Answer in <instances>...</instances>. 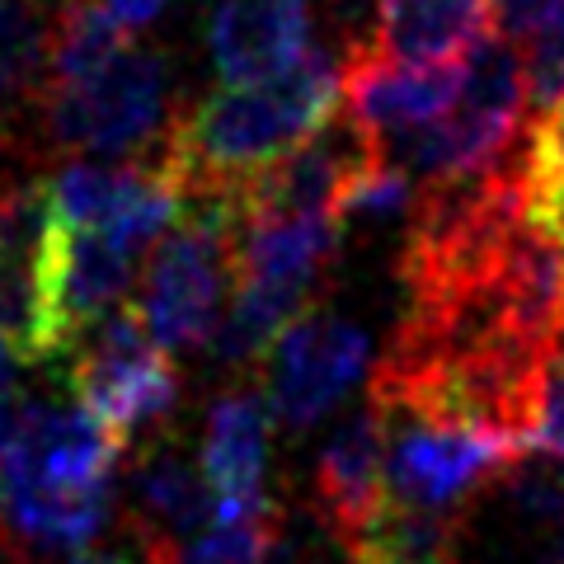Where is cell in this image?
<instances>
[{"mask_svg": "<svg viewBox=\"0 0 564 564\" xmlns=\"http://www.w3.org/2000/svg\"><path fill=\"white\" fill-rule=\"evenodd\" d=\"M104 6H109L128 29H141V24H151L155 14L165 10V0H104Z\"/></svg>", "mask_w": 564, "mask_h": 564, "instance_id": "cell-23", "label": "cell"}, {"mask_svg": "<svg viewBox=\"0 0 564 564\" xmlns=\"http://www.w3.org/2000/svg\"><path fill=\"white\" fill-rule=\"evenodd\" d=\"M122 437L85 404L20 400V419L0 452V499L20 494H104L113 489Z\"/></svg>", "mask_w": 564, "mask_h": 564, "instance_id": "cell-7", "label": "cell"}, {"mask_svg": "<svg viewBox=\"0 0 564 564\" xmlns=\"http://www.w3.org/2000/svg\"><path fill=\"white\" fill-rule=\"evenodd\" d=\"M372 362L362 325L344 315H302L269 348V410L288 429L325 419Z\"/></svg>", "mask_w": 564, "mask_h": 564, "instance_id": "cell-8", "label": "cell"}, {"mask_svg": "<svg viewBox=\"0 0 564 564\" xmlns=\"http://www.w3.org/2000/svg\"><path fill=\"white\" fill-rule=\"evenodd\" d=\"M564 462V321L551 329L536 362V395H532V429H527V456Z\"/></svg>", "mask_w": 564, "mask_h": 564, "instance_id": "cell-19", "label": "cell"}, {"mask_svg": "<svg viewBox=\"0 0 564 564\" xmlns=\"http://www.w3.org/2000/svg\"><path fill=\"white\" fill-rule=\"evenodd\" d=\"M527 104H532V95H527L518 52L503 39H489L466 57L462 90H456L452 109L437 122H429V128L404 132L391 147L381 141V147L419 184L480 174L522 147Z\"/></svg>", "mask_w": 564, "mask_h": 564, "instance_id": "cell-2", "label": "cell"}, {"mask_svg": "<svg viewBox=\"0 0 564 564\" xmlns=\"http://www.w3.org/2000/svg\"><path fill=\"white\" fill-rule=\"evenodd\" d=\"M10 362H14V348L6 344V334H0V400L10 395Z\"/></svg>", "mask_w": 564, "mask_h": 564, "instance_id": "cell-25", "label": "cell"}, {"mask_svg": "<svg viewBox=\"0 0 564 564\" xmlns=\"http://www.w3.org/2000/svg\"><path fill=\"white\" fill-rule=\"evenodd\" d=\"M456 513L414 508L386 494L377 513L339 545L348 564H456Z\"/></svg>", "mask_w": 564, "mask_h": 564, "instance_id": "cell-14", "label": "cell"}, {"mask_svg": "<svg viewBox=\"0 0 564 564\" xmlns=\"http://www.w3.org/2000/svg\"><path fill=\"white\" fill-rule=\"evenodd\" d=\"M269 395L226 391L212 400L203 429V480L212 494V518H245L269 508Z\"/></svg>", "mask_w": 564, "mask_h": 564, "instance_id": "cell-10", "label": "cell"}, {"mask_svg": "<svg viewBox=\"0 0 564 564\" xmlns=\"http://www.w3.org/2000/svg\"><path fill=\"white\" fill-rule=\"evenodd\" d=\"M381 414H386V494L414 508L456 513L475 489L489 485L494 475H508L527 456L518 443L480 429H456V423L419 419L404 410H381Z\"/></svg>", "mask_w": 564, "mask_h": 564, "instance_id": "cell-6", "label": "cell"}, {"mask_svg": "<svg viewBox=\"0 0 564 564\" xmlns=\"http://www.w3.org/2000/svg\"><path fill=\"white\" fill-rule=\"evenodd\" d=\"M499 0H377L367 52L404 66H456L489 43Z\"/></svg>", "mask_w": 564, "mask_h": 564, "instance_id": "cell-12", "label": "cell"}, {"mask_svg": "<svg viewBox=\"0 0 564 564\" xmlns=\"http://www.w3.org/2000/svg\"><path fill=\"white\" fill-rule=\"evenodd\" d=\"M532 207L545 231L555 236L560 259H564V184H532Z\"/></svg>", "mask_w": 564, "mask_h": 564, "instance_id": "cell-22", "label": "cell"}, {"mask_svg": "<svg viewBox=\"0 0 564 564\" xmlns=\"http://www.w3.org/2000/svg\"><path fill=\"white\" fill-rule=\"evenodd\" d=\"M180 551L184 545H174L165 536L147 532V527H128V536L118 545H85V551L66 555L62 564H180Z\"/></svg>", "mask_w": 564, "mask_h": 564, "instance_id": "cell-20", "label": "cell"}, {"mask_svg": "<svg viewBox=\"0 0 564 564\" xmlns=\"http://www.w3.org/2000/svg\"><path fill=\"white\" fill-rule=\"evenodd\" d=\"M137 527L180 545V536L203 532L212 522V494L203 466H193L174 443H155L137 466Z\"/></svg>", "mask_w": 564, "mask_h": 564, "instance_id": "cell-15", "label": "cell"}, {"mask_svg": "<svg viewBox=\"0 0 564 564\" xmlns=\"http://www.w3.org/2000/svg\"><path fill=\"white\" fill-rule=\"evenodd\" d=\"M14 419H20V400L6 395V400H0V452H6L10 433H14Z\"/></svg>", "mask_w": 564, "mask_h": 564, "instance_id": "cell-24", "label": "cell"}, {"mask_svg": "<svg viewBox=\"0 0 564 564\" xmlns=\"http://www.w3.org/2000/svg\"><path fill=\"white\" fill-rule=\"evenodd\" d=\"M47 128L70 151H132L165 128L170 76L151 47H128L99 70L43 85Z\"/></svg>", "mask_w": 564, "mask_h": 564, "instance_id": "cell-5", "label": "cell"}, {"mask_svg": "<svg viewBox=\"0 0 564 564\" xmlns=\"http://www.w3.org/2000/svg\"><path fill=\"white\" fill-rule=\"evenodd\" d=\"M66 358L80 404L122 443L161 429L180 404V377L137 311L104 315L95 329L80 334Z\"/></svg>", "mask_w": 564, "mask_h": 564, "instance_id": "cell-4", "label": "cell"}, {"mask_svg": "<svg viewBox=\"0 0 564 564\" xmlns=\"http://www.w3.org/2000/svg\"><path fill=\"white\" fill-rule=\"evenodd\" d=\"M386 499V414L377 400H367L358 414H348L315 462V503L329 522V532L348 541Z\"/></svg>", "mask_w": 564, "mask_h": 564, "instance_id": "cell-13", "label": "cell"}, {"mask_svg": "<svg viewBox=\"0 0 564 564\" xmlns=\"http://www.w3.org/2000/svg\"><path fill=\"white\" fill-rule=\"evenodd\" d=\"M282 541V513L269 503L245 518H212L180 551V564H273Z\"/></svg>", "mask_w": 564, "mask_h": 564, "instance_id": "cell-17", "label": "cell"}, {"mask_svg": "<svg viewBox=\"0 0 564 564\" xmlns=\"http://www.w3.org/2000/svg\"><path fill=\"white\" fill-rule=\"evenodd\" d=\"M456 90H462V66H404L377 57L362 43H352L344 57L348 118L377 141H395L437 122L452 109Z\"/></svg>", "mask_w": 564, "mask_h": 564, "instance_id": "cell-9", "label": "cell"}, {"mask_svg": "<svg viewBox=\"0 0 564 564\" xmlns=\"http://www.w3.org/2000/svg\"><path fill=\"white\" fill-rule=\"evenodd\" d=\"M344 95V62L325 47H306L282 76L259 85H226L198 99L165 132L161 170L188 198H240L263 170L292 155L329 122Z\"/></svg>", "mask_w": 564, "mask_h": 564, "instance_id": "cell-1", "label": "cell"}, {"mask_svg": "<svg viewBox=\"0 0 564 564\" xmlns=\"http://www.w3.org/2000/svg\"><path fill=\"white\" fill-rule=\"evenodd\" d=\"M240 254V203L236 198H188L180 221L151 254L141 282V321L165 352L203 348L221 325L226 292L236 282Z\"/></svg>", "mask_w": 564, "mask_h": 564, "instance_id": "cell-3", "label": "cell"}, {"mask_svg": "<svg viewBox=\"0 0 564 564\" xmlns=\"http://www.w3.org/2000/svg\"><path fill=\"white\" fill-rule=\"evenodd\" d=\"M311 47L306 0H217L207 20V52L221 80L259 85L302 62Z\"/></svg>", "mask_w": 564, "mask_h": 564, "instance_id": "cell-11", "label": "cell"}, {"mask_svg": "<svg viewBox=\"0 0 564 564\" xmlns=\"http://www.w3.org/2000/svg\"><path fill=\"white\" fill-rule=\"evenodd\" d=\"M527 155H532V184H564V99L532 122Z\"/></svg>", "mask_w": 564, "mask_h": 564, "instance_id": "cell-21", "label": "cell"}, {"mask_svg": "<svg viewBox=\"0 0 564 564\" xmlns=\"http://www.w3.org/2000/svg\"><path fill=\"white\" fill-rule=\"evenodd\" d=\"M499 39L518 52L532 109L564 99V0H499Z\"/></svg>", "mask_w": 564, "mask_h": 564, "instance_id": "cell-16", "label": "cell"}, {"mask_svg": "<svg viewBox=\"0 0 564 564\" xmlns=\"http://www.w3.org/2000/svg\"><path fill=\"white\" fill-rule=\"evenodd\" d=\"M47 70V24L29 0H0V104L20 99Z\"/></svg>", "mask_w": 564, "mask_h": 564, "instance_id": "cell-18", "label": "cell"}]
</instances>
